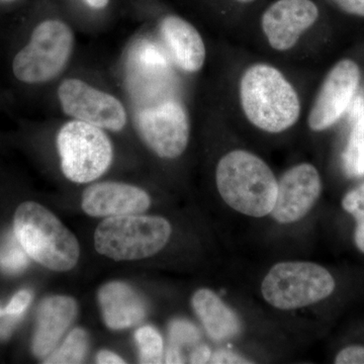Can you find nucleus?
Here are the masks:
<instances>
[{"label": "nucleus", "mask_w": 364, "mask_h": 364, "mask_svg": "<svg viewBox=\"0 0 364 364\" xmlns=\"http://www.w3.org/2000/svg\"><path fill=\"white\" fill-rule=\"evenodd\" d=\"M239 98L248 121L267 133L289 130L301 116V100L294 85L269 64H254L244 71Z\"/></svg>", "instance_id": "obj_1"}, {"label": "nucleus", "mask_w": 364, "mask_h": 364, "mask_svg": "<svg viewBox=\"0 0 364 364\" xmlns=\"http://www.w3.org/2000/svg\"><path fill=\"white\" fill-rule=\"evenodd\" d=\"M215 184L223 200L236 212L252 218L272 214L277 179L257 155L240 149L228 152L218 162Z\"/></svg>", "instance_id": "obj_2"}, {"label": "nucleus", "mask_w": 364, "mask_h": 364, "mask_svg": "<svg viewBox=\"0 0 364 364\" xmlns=\"http://www.w3.org/2000/svg\"><path fill=\"white\" fill-rule=\"evenodd\" d=\"M14 232L28 255L48 269L68 272L77 264V239L40 203H21L14 214Z\"/></svg>", "instance_id": "obj_3"}, {"label": "nucleus", "mask_w": 364, "mask_h": 364, "mask_svg": "<svg viewBox=\"0 0 364 364\" xmlns=\"http://www.w3.org/2000/svg\"><path fill=\"white\" fill-rule=\"evenodd\" d=\"M171 233V225L164 218L117 215L98 225L95 246L98 253L114 261L140 260L161 251Z\"/></svg>", "instance_id": "obj_4"}, {"label": "nucleus", "mask_w": 364, "mask_h": 364, "mask_svg": "<svg viewBox=\"0 0 364 364\" xmlns=\"http://www.w3.org/2000/svg\"><path fill=\"white\" fill-rule=\"evenodd\" d=\"M75 37L65 21L51 18L33 28L28 44L14 57V75L28 85H43L58 77L73 55Z\"/></svg>", "instance_id": "obj_5"}, {"label": "nucleus", "mask_w": 364, "mask_h": 364, "mask_svg": "<svg viewBox=\"0 0 364 364\" xmlns=\"http://www.w3.org/2000/svg\"><path fill=\"white\" fill-rule=\"evenodd\" d=\"M335 287L331 273L317 263L284 261L270 268L261 284V294L273 308L291 311L329 298Z\"/></svg>", "instance_id": "obj_6"}, {"label": "nucleus", "mask_w": 364, "mask_h": 364, "mask_svg": "<svg viewBox=\"0 0 364 364\" xmlns=\"http://www.w3.org/2000/svg\"><path fill=\"white\" fill-rule=\"evenodd\" d=\"M56 144L62 172L74 183L97 181L114 159V147L105 130L77 119L62 124Z\"/></svg>", "instance_id": "obj_7"}, {"label": "nucleus", "mask_w": 364, "mask_h": 364, "mask_svg": "<svg viewBox=\"0 0 364 364\" xmlns=\"http://www.w3.org/2000/svg\"><path fill=\"white\" fill-rule=\"evenodd\" d=\"M57 97L62 112L72 119L112 132H121L128 124L123 102L83 79H64L57 90Z\"/></svg>", "instance_id": "obj_8"}, {"label": "nucleus", "mask_w": 364, "mask_h": 364, "mask_svg": "<svg viewBox=\"0 0 364 364\" xmlns=\"http://www.w3.org/2000/svg\"><path fill=\"white\" fill-rule=\"evenodd\" d=\"M136 127L145 145L163 159H176L188 148L191 121L186 107L176 100L140 109Z\"/></svg>", "instance_id": "obj_9"}, {"label": "nucleus", "mask_w": 364, "mask_h": 364, "mask_svg": "<svg viewBox=\"0 0 364 364\" xmlns=\"http://www.w3.org/2000/svg\"><path fill=\"white\" fill-rule=\"evenodd\" d=\"M360 69L350 59L339 61L326 76L308 117L314 132L327 130L336 123L353 100L360 82Z\"/></svg>", "instance_id": "obj_10"}, {"label": "nucleus", "mask_w": 364, "mask_h": 364, "mask_svg": "<svg viewBox=\"0 0 364 364\" xmlns=\"http://www.w3.org/2000/svg\"><path fill=\"white\" fill-rule=\"evenodd\" d=\"M322 193V179L310 163H301L277 181V195L272 215L280 224H293L306 217Z\"/></svg>", "instance_id": "obj_11"}, {"label": "nucleus", "mask_w": 364, "mask_h": 364, "mask_svg": "<svg viewBox=\"0 0 364 364\" xmlns=\"http://www.w3.org/2000/svg\"><path fill=\"white\" fill-rule=\"evenodd\" d=\"M318 9L312 0H277L261 18L268 44L275 51L286 52L318 21Z\"/></svg>", "instance_id": "obj_12"}, {"label": "nucleus", "mask_w": 364, "mask_h": 364, "mask_svg": "<svg viewBox=\"0 0 364 364\" xmlns=\"http://www.w3.org/2000/svg\"><path fill=\"white\" fill-rule=\"evenodd\" d=\"M147 191L123 182H98L85 189L81 207L91 217L140 215L149 208Z\"/></svg>", "instance_id": "obj_13"}, {"label": "nucleus", "mask_w": 364, "mask_h": 364, "mask_svg": "<svg viewBox=\"0 0 364 364\" xmlns=\"http://www.w3.org/2000/svg\"><path fill=\"white\" fill-rule=\"evenodd\" d=\"M77 313V303L70 296H49L41 303L33 340V351L37 358H44L54 351Z\"/></svg>", "instance_id": "obj_14"}, {"label": "nucleus", "mask_w": 364, "mask_h": 364, "mask_svg": "<svg viewBox=\"0 0 364 364\" xmlns=\"http://www.w3.org/2000/svg\"><path fill=\"white\" fill-rule=\"evenodd\" d=\"M159 30L176 65L182 71L196 73L202 70L207 59V49L195 26L181 16L169 14L160 21Z\"/></svg>", "instance_id": "obj_15"}, {"label": "nucleus", "mask_w": 364, "mask_h": 364, "mask_svg": "<svg viewBox=\"0 0 364 364\" xmlns=\"http://www.w3.org/2000/svg\"><path fill=\"white\" fill-rule=\"evenodd\" d=\"M98 303L102 308L105 325L112 330L135 326L146 315L145 304L138 293L122 282H112L98 291Z\"/></svg>", "instance_id": "obj_16"}, {"label": "nucleus", "mask_w": 364, "mask_h": 364, "mask_svg": "<svg viewBox=\"0 0 364 364\" xmlns=\"http://www.w3.org/2000/svg\"><path fill=\"white\" fill-rule=\"evenodd\" d=\"M191 305L210 338L225 341L240 334L242 326L238 316L210 289L196 291Z\"/></svg>", "instance_id": "obj_17"}, {"label": "nucleus", "mask_w": 364, "mask_h": 364, "mask_svg": "<svg viewBox=\"0 0 364 364\" xmlns=\"http://www.w3.org/2000/svg\"><path fill=\"white\" fill-rule=\"evenodd\" d=\"M87 333L81 328H76L66 337L63 344L46 358L45 363H81L87 353Z\"/></svg>", "instance_id": "obj_18"}, {"label": "nucleus", "mask_w": 364, "mask_h": 364, "mask_svg": "<svg viewBox=\"0 0 364 364\" xmlns=\"http://www.w3.org/2000/svg\"><path fill=\"white\" fill-rule=\"evenodd\" d=\"M344 168L350 176H364V114L353 126L343 153Z\"/></svg>", "instance_id": "obj_19"}, {"label": "nucleus", "mask_w": 364, "mask_h": 364, "mask_svg": "<svg viewBox=\"0 0 364 364\" xmlns=\"http://www.w3.org/2000/svg\"><path fill=\"white\" fill-rule=\"evenodd\" d=\"M30 256L14 233H9L0 243V270L11 274L23 272Z\"/></svg>", "instance_id": "obj_20"}, {"label": "nucleus", "mask_w": 364, "mask_h": 364, "mask_svg": "<svg viewBox=\"0 0 364 364\" xmlns=\"http://www.w3.org/2000/svg\"><path fill=\"white\" fill-rule=\"evenodd\" d=\"M135 340L140 352V363L156 364L162 363L163 339L160 333L151 326L139 328L135 333Z\"/></svg>", "instance_id": "obj_21"}, {"label": "nucleus", "mask_w": 364, "mask_h": 364, "mask_svg": "<svg viewBox=\"0 0 364 364\" xmlns=\"http://www.w3.org/2000/svg\"><path fill=\"white\" fill-rule=\"evenodd\" d=\"M342 208L355 219L354 241L358 250L364 254V182L345 195Z\"/></svg>", "instance_id": "obj_22"}, {"label": "nucleus", "mask_w": 364, "mask_h": 364, "mask_svg": "<svg viewBox=\"0 0 364 364\" xmlns=\"http://www.w3.org/2000/svg\"><path fill=\"white\" fill-rule=\"evenodd\" d=\"M171 338L176 342H193L198 338V330L183 321H176L170 328Z\"/></svg>", "instance_id": "obj_23"}, {"label": "nucleus", "mask_w": 364, "mask_h": 364, "mask_svg": "<svg viewBox=\"0 0 364 364\" xmlns=\"http://www.w3.org/2000/svg\"><path fill=\"white\" fill-rule=\"evenodd\" d=\"M32 299L33 294L30 291L21 289V291L14 294L9 305L4 309H6V313L9 315L21 317V315L26 312V309L30 306Z\"/></svg>", "instance_id": "obj_24"}, {"label": "nucleus", "mask_w": 364, "mask_h": 364, "mask_svg": "<svg viewBox=\"0 0 364 364\" xmlns=\"http://www.w3.org/2000/svg\"><path fill=\"white\" fill-rule=\"evenodd\" d=\"M337 364H364V346H348L335 358Z\"/></svg>", "instance_id": "obj_25"}, {"label": "nucleus", "mask_w": 364, "mask_h": 364, "mask_svg": "<svg viewBox=\"0 0 364 364\" xmlns=\"http://www.w3.org/2000/svg\"><path fill=\"white\" fill-rule=\"evenodd\" d=\"M210 363H251L250 360L228 350H219L212 354L210 359Z\"/></svg>", "instance_id": "obj_26"}, {"label": "nucleus", "mask_w": 364, "mask_h": 364, "mask_svg": "<svg viewBox=\"0 0 364 364\" xmlns=\"http://www.w3.org/2000/svg\"><path fill=\"white\" fill-rule=\"evenodd\" d=\"M344 11L354 16H364V0H332Z\"/></svg>", "instance_id": "obj_27"}, {"label": "nucleus", "mask_w": 364, "mask_h": 364, "mask_svg": "<svg viewBox=\"0 0 364 364\" xmlns=\"http://www.w3.org/2000/svg\"><path fill=\"white\" fill-rule=\"evenodd\" d=\"M21 317L16 316L6 315L0 316V338L6 339L11 335L14 326L20 321Z\"/></svg>", "instance_id": "obj_28"}, {"label": "nucleus", "mask_w": 364, "mask_h": 364, "mask_svg": "<svg viewBox=\"0 0 364 364\" xmlns=\"http://www.w3.org/2000/svg\"><path fill=\"white\" fill-rule=\"evenodd\" d=\"M212 351L205 345L198 347L195 351L191 353V363H210Z\"/></svg>", "instance_id": "obj_29"}, {"label": "nucleus", "mask_w": 364, "mask_h": 364, "mask_svg": "<svg viewBox=\"0 0 364 364\" xmlns=\"http://www.w3.org/2000/svg\"><path fill=\"white\" fill-rule=\"evenodd\" d=\"M97 363L100 364H119L126 363L121 356L117 355L114 352L109 350H102L97 354Z\"/></svg>", "instance_id": "obj_30"}, {"label": "nucleus", "mask_w": 364, "mask_h": 364, "mask_svg": "<svg viewBox=\"0 0 364 364\" xmlns=\"http://www.w3.org/2000/svg\"><path fill=\"white\" fill-rule=\"evenodd\" d=\"M183 363V359H182L181 353L179 352L178 348L176 346L169 348L166 353V363Z\"/></svg>", "instance_id": "obj_31"}, {"label": "nucleus", "mask_w": 364, "mask_h": 364, "mask_svg": "<svg viewBox=\"0 0 364 364\" xmlns=\"http://www.w3.org/2000/svg\"><path fill=\"white\" fill-rule=\"evenodd\" d=\"M83 1L91 9H97V11L105 9L109 4V0H83Z\"/></svg>", "instance_id": "obj_32"}, {"label": "nucleus", "mask_w": 364, "mask_h": 364, "mask_svg": "<svg viewBox=\"0 0 364 364\" xmlns=\"http://www.w3.org/2000/svg\"><path fill=\"white\" fill-rule=\"evenodd\" d=\"M238 2H241V4H251V2L255 1V0H237Z\"/></svg>", "instance_id": "obj_33"}, {"label": "nucleus", "mask_w": 364, "mask_h": 364, "mask_svg": "<svg viewBox=\"0 0 364 364\" xmlns=\"http://www.w3.org/2000/svg\"><path fill=\"white\" fill-rule=\"evenodd\" d=\"M4 1H11V0H4Z\"/></svg>", "instance_id": "obj_34"}]
</instances>
